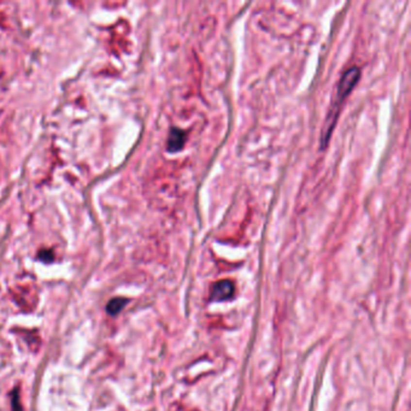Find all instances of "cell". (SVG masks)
Instances as JSON below:
<instances>
[{
    "instance_id": "obj_1",
    "label": "cell",
    "mask_w": 411,
    "mask_h": 411,
    "mask_svg": "<svg viewBox=\"0 0 411 411\" xmlns=\"http://www.w3.org/2000/svg\"><path fill=\"white\" fill-rule=\"evenodd\" d=\"M361 77V70L357 66H352L348 70H346L344 73L343 77L340 79V82L338 84V91H336V98L334 105L332 106V110H330L329 115H328L327 119L325 122V126H323V132L322 135H321V145L322 148H326L329 141L330 135H332V132L334 129L336 118L339 116V110H340V105L343 104V101L345 100L346 97L352 92V89L355 88V86L357 84V82L360 81Z\"/></svg>"
},
{
    "instance_id": "obj_2",
    "label": "cell",
    "mask_w": 411,
    "mask_h": 411,
    "mask_svg": "<svg viewBox=\"0 0 411 411\" xmlns=\"http://www.w3.org/2000/svg\"><path fill=\"white\" fill-rule=\"evenodd\" d=\"M234 291H235V288H234L231 281L221 280L214 285L213 292H211V299L215 301L228 300V299L233 297Z\"/></svg>"
},
{
    "instance_id": "obj_3",
    "label": "cell",
    "mask_w": 411,
    "mask_h": 411,
    "mask_svg": "<svg viewBox=\"0 0 411 411\" xmlns=\"http://www.w3.org/2000/svg\"><path fill=\"white\" fill-rule=\"evenodd\" d=\"M186 133L179 128H171L170 133H169L168 143H166V148L171 153H176L180 149L183 148V145L186 143Z\"/></svg>"
},
{
    "instance_id": "obj_4",
    "label": "cell",
    "mask_w": 411,
    "mask_h": 411,
    "mask_svg": "<svg viewBox=\"0 0 411 411\" xmlns=\"http://www.w3.org/2000/svg\"><path fill=\"white\" fill-rule=\"evenodd\" d=\"M127 303H128V300L126 298H112L108 303V305H106V312L110 316H116L126 306Z\"/></svg>"
},
{
    "instance_id": "obj_5",
    "label": "cell",
    "mask_w": 411,
    "mask_h": 411,
    "mask_svg": "<svg viewBox=\"0 0 411 411\" xmlns=\"http://www.w3.org/2000/svg\"><path fill=\"white\" fill-rule=\"evenodd\" d=\"M12 411H22L21 403H19L18 390H17V388H15L14 392H12Z\"/></svg>"
},
{
    "instance_id": "obj_6",
    "label": "cell",
    "mask_w": 411,
    "mask_h": 411,
    "mask_svg": "<svg viewBox=\"0 0 411 411\" xmlns=\"http://www.w3.org/2000/svg\"><path fill=\"white\" fill-rule=\"evenodd\" d=\"M39 258L44 262H51L53 260V252L51 250H44L39 253Z\"/></svg>"
}]
</instances>
